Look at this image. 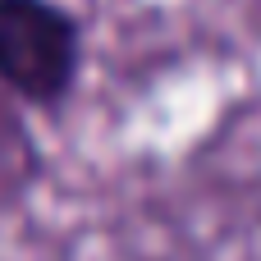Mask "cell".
Masks as SVG:
<instances>
[{
  "label": "cell",
  "mask_w": 261,
  "mask_h": 261,
  "mask_svg": "<svg viewBox=\"0 0 261 261\" xmlns=\"http://www.w3.org/2000/svg\"><path fill=\"white\" fill-rule=\"evenodd\" d=\"M83 23L60 0H0V87L37 110L78 92Z\"/></svg>",
  "instance_id": "obj_1"
}]
</instances>
